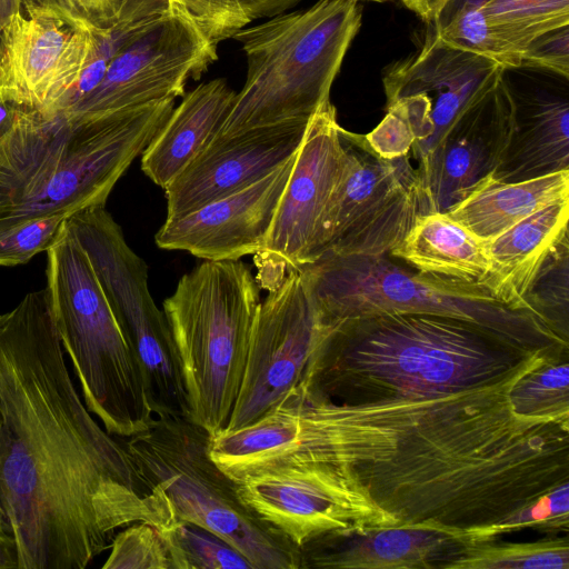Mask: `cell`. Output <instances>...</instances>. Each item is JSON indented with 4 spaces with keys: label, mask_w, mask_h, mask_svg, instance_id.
<instances>
[{
    "label": "cell",
    "mask_w": 569,
    "mask_h": 569,
    "mask_svg": "<svg viewBox=\"0 0 569 569\" xmlns=\"http://www.w3.org/2000/svg\"><path fill=\"white\" fill-rule=\"evenodd\" d=\"M537 355L501 380L448 395L332 401L302 381L271 410L269 466L327 463L398 525L463 533L569 482V427L516 413L511 387L553 360Z\"/></svg>",
    "instance_id": "obj_1"
},
{
    "label": "cell",
    "mask_w": 569,
    "mask_h": 569,
    "mask_svg": "<svg viewBox=\"0 0 569 569\" xmlns=\"http://www.w3.org/2000/svg\"><path fill=\"white\" fill-rule=\"evenodd\" d=\"M0 502L19 569H84L120 528L176 521L80 397L46 288L0 313Z\"/></svg>",
    "instance_id": "obj_2"
},
{
    "label": "cell",
    "mask_w": 569,
    "mask_h": 569,
    "mask_svg": "<svg viewBox=\"0 0 569 569\" xmlns=\"http://www.w3.org/2000/svg\"><path fill=\"white\" fill-rule=\"evenodd\" d=\"M540 353L455 318L382 313L330 321L301 380L337 402L435 397L497 382Z\"/></svg>",
    "instance_id": "obj_3"
},
{
    "label": "cell",
    "mask_w": 569,
    "mask_h": 569,
    "mask_svg": "<svg viewBox=\"0 0 569 569\" xmlns=\"http://www.w3.org/2000/svg\"><path fill=\"white\" fill-rule=\"evenodd\" d=\"M174 102L163 99L89 122L26 109L0 141V233L30 219H68L104 207Z\"/></svg>",
    "instance_id": "obj_4"
},
{
    "label": "cell",
    "mask_w": 569,
    "mask_h": 569,
    "mask_svg": "<svg viewBox=\"0 0 569 569\" xmlns=\"http://www.w3.org/2000/svg\"><path fill=\"white\" fill-rule=\"evenodd\" d=\"M360 27L358 2L318 0L308 9L237 31L232 38L246 53L247 77L218 134L309 122L330 99Z\"/></svg>",
    "instance_id": "obj_5"
},
{
    "label": "cell",
    "mask_w": 569,
    "mask_h": 569,
    "mask_svg": "<svg viewBox=\"0 0 569 569\" xmlns=\"http://www.w3.org/2000/svg\"><path fill=\"white\" fill-rule=\"evenodd\" d=\"M329 321L428 313L478 326L528 351L568 356L569 341L531 311L496 300L479 284L421 273L383 256L320 257L296 269Z\"/></svg>",
    "instance_id": "obj_6"
},
{
    "label": "cell",
    "mask_w": 569,
    "mask_h": 569,
    "mask_svg": "<svg viewBox=\"0 0 569 569\" xmlns=\"http://www.w3.org/2000/svg\"><path fill=\"white\" fill-rule=\"evenodd\" d=\"M46 252L51 316L87 408L112 436L146 430L154 416L138 358L66 220Z\"/></svg>",
    "instance_id": "obj_7"
},
{
    "label": "cell",
    "mask_w": 569,
    "mask_h": 569,
    "mask_svg": "<svg viewBox=\"0 0 569 569\" xmlns=\"http://www.w3.org/2000/svg\"><path fill=\"white\" fill-rule=\"evenodd\" d=\"M260 302L258 281L239 260H206L163 301L189 419L211 436L229 422Z\"/></svg>",
    "instance_id": "obj_8"
},
{
    "label": "cell",
    "mask_w": 569,
    "mask_h": 569,
    "mask_svg": "<svg viewBox=\"0 0 569 569\" xmlns=\"http://www.w3.org/2000/svg\"><path fill=\"white\" fill-rule=\"evenodd\" d=\"M211 435L189 418L153 417L124 446L147 480L167 496L176 520L221 537L253 569H301L300 550L240 498L210 455Z\"/></svg>",
    "instance_id": "obj_9"
},
{
    "label": "cell",
    "mask_w": 569,
    "mask_h": 569,
    "mask_svg": "<svg viewBox=\"0 0 569 569\" xmlns=\"http://www.w3.org/2000/svg\"><path fill=\"white\" fill-rule=\"evenodd\" d=\"M66 224L88 254L136 352L153 416L189 418L177 349L164 312L150 293L147 263L129 247L104 207L79 211Z\"/></svg>",
    "instance_id": "obj_10"
},
{
    "label": "cell",
    "mask_w": 569,
    "mask_h": 569,
    "mask_svg": "<svg viewBox=\"0 0 569 569\" xmlns=\"http://www.w3.org/2000/svg\"><path fill=\"white\" fill-rule=\"evenodd\" d=\"M345 156L319 238L320 257L390 254L427 213L410 156L385 159L365 136L341 127ZM313 260V261H315Z\"/></svg>",
    "instance_id": "obj_11"
},
{
    "label": "cell",
    "mask_w": 569,
    "mask_h": 569,
    "mask_svg": "<svg viewBox=\"0 0 569 569\" xmlns=\"http://www.w3.org/2000/svg\"><path fill=\"white\" fill-rule=\"evenodd\" d=\"M218 59L212 44L176 6L151 21L110 60L94 90L63 117L89 122L143 104L184 96Z\"/></svg>",
    "instance_id": "obj_12"
},
{
    "label": "cell",
    "mask_w": 569,
    "mask_h": 569,
    "mask_svg": "<svg viewBox=\"0 0 569 569\" xmlns=\"http://www.w3.org/2000/svg\"><path fill=\"white\" fill-rule=\"evenodd\" d=\"M329 327L297 270L269 289L259 306L242 382L223 431L251 425L295 388Z\"/></svg>",
    "instance_id": "obj_13"
},
{
    "label": "cell",
    "mask_w": 569,
    "mask_h": 569,
    "mask_svg": "<svg viewBox=\"0 0 569 569\" xmlns=\"http://www.w3.org/2000/svg\"><path fill=\"white\" fill-rule=\"evenodd\" d=\"M241 500L295 545L330 531L397 526L356 481L332 465L301 463L248 476L237 482Z\"/></svg>",
    "instance_id": "obj_14"
},
{
    "label": "cell",
    "mask_w": 569,
    "mask_h": 569,
    "mask_svg": "<svg viewBox=\"0 0 569 569\" xmlns=\"http://www.w3.org/2000/svg\"><path fill=\"white\" fill-rule=\"evenodd\" d=\"M330 99L311 117L262 250L256 254L266 289L317 257L323 218L339 178L345 148Z\"/></svg>",
    "instance_id": "obj_15"
},
{
    "label": "cell",
    "mask_w": 569,
    "mask_h": 569,
    "mask_svg": "<svg viewBox=\"0 0 569 569\" xmlns=\"http://www.w3.org/2000/svg\"><path fill=\"white\" fill-rule=\"evenodd\" d=\"M106 33L22 11L13 14L0 33V98L54 118Z\"/></svg>",
    "instance_id": "obj_16"
},
{
    "label": "cell",
    "mask_w": 569,
    "mask_h": 569,
    "mask_svg": "<svg viewBox=\"0 0 569 569\" xmlns=\"http://www.w3.org/2000/svg\"><path fill=\"white\" fill-rule=\"evenodd\" d=\"M512 117L511 84L505 74L416 167L427 213L448 212L492 177L509 142Z\"/></svg>",
    "instance_id": "obj_17"
},
{
    "label": "cell",
    "mask_w": 569,
    "mask_h": 569,
    "mask_svg": "<svg viewBox=\"0 0 569 569\" xmlns=\"http://www.w3.org/2000/svg\"><path fill=\"white\" fill-rule=\"evenodd\" d=\"M295 157L238 191L166 218L154 237L157 246L211 261L256 256L268 238Z\"/></svg>",
    "instance_id": "obj_18"
},
{
    "label": "cell",
    "mask_w": 569,
    "mask_h": 569,
    "mask_svg": "<svg viewBox=\"0 0 569 569\" xmlns=\"http://www.w3.org/2000/svg\"><path fill=\"white\" fill-rule=\"evenodd\" d=\"M507 70L491 59L443 43L432 30L416 52L385 69L387 103L409 93L423 94L430 103L432 133L411 148L418 163L462 112L497 86Z\"/></svg>",
    "instance_id": "obj_19"
},
{
    "label": "cell",
    "mask_w": 569,
    "mask_h": 569,
    "mask_svg": "<svg viewBox=\"0 0 569 569\" xmlns=\"http://www.w3.org/2000/svg\"><path fill=\"white\" fill-rule=\"evenodd\" d=\"M308 123L291 122L231 136L217 134L163 189L167 218L193 211L276 170L297 152Z\"/></svg>",
    "instance_id": "obj_20"
},
{
    "label": "cell",
    "mask_w": 569,
    "mask_h": 569,
    "mask_svg": "<svg viewBox=\"0 0 569 569\" xmlns=\"http://www.w3.org/2000/svg\"><path fill=\"white\" fill-rule=\"evenodd\" d=\"M470 542L457 530L427 523L330 531L299 547L301 568L450 569Z\"/></svg>",
    "instance_id": "obj_21"
},
{
    "label": "cell",
    "mask_w": 569,
    "mask_h": 569,
    "mask_svg": "<svg viewBox=\"0 0 569 569\" xmlns=\"http://www.w3.org/2000/svg\"><path fill=\"white\" fill-rule=\"evenodd\" d=\"M512 129L491 179L518 182L569 170V99L567 94L516 92Z\"/></svg>",
    "instance_id": "obj_22"
},
{
    "label": "cell",
    "mask_w": 569,
    "mask_h": 569,
    "mask_svg": "<svg viewBox=\"0 0 569 569\" xmlns=\"http://www.w3.org/2000/svg\"><path fill=\"white\" fill-rule=\"evenodd\" d=\"M236 92L222 79L203 82L181 103L142 151L141 169L164 189L217 137Z\"/></svg>",
    "instance_id": "obj_23"
},
{
    "label": "cell",
    "mask_w": 569,
    "mask_h": 569,
    "mask_svg": "<svg viewBox=\"0 0 569 569\" xmlns=\"http://www.w3.org/2000/svg\"><path fill=\"white\" fill-rule=\"evenodd\" d=\"M568 220L569 199L558 200L486 241L490 271L481 287L499 302L528 310L525 295L549 251L568 233Z\"/></svg>",
    "instance_id": "obj_24"
},
{
    "label": "cell",
    "mask_w": 569,
    "mask_h": 569,
    "mask_svg": "<svg viewBox=\"0 0 569 569\" xmlns=\"http://www.w3.org/2000/svg\"><path fill=\"white\" fill-rule=\"evenodd\" d=\"M390 257L421 273L479 284L490 271L486 241L447 212L420 214Z\"/></svg>",
    "instance_id": "obj_25"
},
{
    "label": "cell",
    "mask_w": 569,
    "mask_h": 569,
    "mask_svg": "<svg viewBox=\"0 0 569 569\" xmlns=\"http://www.w3.org/2000/svg\"><path fill=\"white\" fill-rule=\"evenodd\" d=\"M569 199V170L518 182L487 179L447 213L489 241L537 210Z\"/></svg>",
    "instance_id": "obj_26"
},
{
    "label": "cell",
    "mask_w": 569,
    "mask_h": 569,
    "mask_svg": "<svg viewBox=\"0 0 569 569\" xmlns=\"http://www.w3.org/2000/svg\"><path fill=\"white\" fill-rule=\"evenodd\" d=\"M483 14L507 69L519 68L533 40L569 26V0H488Z\"/></svg>",
    "instance_id": "obj_27"
},
{
    "label": "cell",
    "mask_w": 569,
    "mask_h": 569,
    "mask_svg": "<svg viewBox=\"0 0 569 569\" xmlns=\"http://www.w3.org/2000/svg\"><path fill=\"white\" fill-rule=\"evenodd\" d=\"M28 16L57 19L74 29L94 33L114 30L119 24L159 16L169 0H20Z\"/></svg>",
    "instance_id": "obj_28"
},
{
    "label": "cell",
    "mask_w": 569,
    "mask_h": 569,
    "mask_svg": "<svg viewBox=\"0 0 569 569\" xmlns=\"http://www.w3.org/2000/svg\"><path fill=\"white\" fill-rule=\"evenodd\" d=\"M450 569H569V545L567 538L472 542Z\"/></svg>",
    "instance_id": "obj_29"
},
{
    "label": "cell",
    "mask_w": 569,
    "mask_h": 569,
    "mask_svg": "<svg viewBox=\"0 0 569 569\" xmlns=\"http://www.w3.org/2000/svg\"><path fill=\"white\" fill-rule=\"evenodd\" d=\"M301 0H169L214 46L260 18H272Z\"/></svg>",
    "instance_id": "obj_30"
},
{
    "label": "cell",
    "mask_w": 569,
    "mask_h": 569,
    "mask_svg": "<svg viewBox=\"0 0 569 569\" xmlns=\"http://www.w3.org/2000/svg\"><path fill=\"white\" fill-rule=\"evenodd\" d=\"M569 234L549 251L525 295V303L546 327L569 341Z\"/></svg>",
    "instance_id": "obj_31"
},
{
    "label": "cell",
    "mask_w": 569,
    "mask_h": 569,
    "mask_svg": "<svg viewBox=\"0 0 569 569\" xmlns=\"http://www.w3.org/2000/svg\"><path fill=\"white\" fill-rule=\"evenodd\" d=\"M512 410L569 427V363L549 360L522 376L509 391Z\"/></svg>",
    "instance_id": "obj_32"
},
{
    "label": "cell",
    "mask_w": 569,
    "mask_h": 569,
    "mask_svg": "<svg viewBox=\"0 0 569 569\" xmlns=\"http://www.w3.org/2000/svg\"><path fill=\"white\" fill-rule=\"evenodd\" d=\"M381 122L365 136L373 151L385 159L409 156L416 143L432 133L431 107L420 93L401 96L386 104Z\"/></svg>",
    "instance_id": "obj_33"
},
{
    "label": "cell",
    "mask_w": 569,
    "mask_h": 569,
    "mask_svg": "<svg viewBox=\"0 0 569 569\" xmlns=\"http://www.w3.org/2000/svg\"><path fill=\"white\" fill-rule=\"evenodd\" d=\"M160 532L171 569H253L237 549L201 526L176 520Z\"/></svg>",
    "instance_id": "obj_34"
},
{
    "label": "cell",
    "mask_w": 569,
    "mask_h": 569,
    "mask_svg": "<svg viewBox=\"0 0 569 569\" xmlns=\"http://www.w3.org/2000/svg\"><path fill=\"white\" fill-rule=\"evenodd\" d=\"M487 1L449 0L433 21L432 31L450 47L491 59L506 67L483 14Z\"/></svg>",
    "instance_id": "obj_35"
},
{
    "label": "cell",
    "mask_w": 569,
    "mask_h": 569,
    "mask_svg": "<svg viewBox=\"0 0 569 569\" xmlns=\"http://www.w3.org/2000/svg\"><path fill=\"white\" fill-rule=\"evenodd\" d=\"M569 482L559 485L540 495L528 505L512 511L501 520L465 535L470 542L495 540L502 533L522 528H539L546 531L568 530Z\"/></svg>",
    "instance_id": "obj_36"
},
{
    "label": "cell",
    "mask_w": 569,
    "mask_h": 569,
    "mask_svg": "<svg viewBox=\"0 0 569 569\" xmlns=\"http://www.w3.org/2000/svg\"><path fill=\"white\" fill-rule=\"evenodd\" d=\"M110 549L103 569H171L160 530L143 521L124 527L113 537Z\"/></svg>",
    "instance_id": "obj_37"
},
{
    "label": "cell",
    "mask_w": 569,
    "mask_h": 569,
    "mask_svg": "<svg viewBox=\"0 0 569 569\" xmlns=\"http://www.w3.org/2000/svg\"><path fill=\"white\" fill-rule=\"evenodd\" d=\"M66 220L62 216L34 218L0 233V267L24 264L47 251Z\"/></svg>",
    "instance_id": "obj_38"
},
{
    "label": "cell",
    "mask_w": 569,
    "mask_h": 569,
    "mask_svg": "<svg viewBox=\"0 0 569 569\" xmlns=\"http://www.w3.org/2000/svg\"><path fill=\"white\" fill-rule=\"evenodd\" d=\"M569 78V26L557 28L533 40L521 56V66Z\"/></svg>",
    "instance_id": "obj_39"
},
{
    "label": "cell",
    "mask_w": 569,
    "mask_h": 569,
    "mask_svg": "<svg viewBox=\"0 0 569 569\" xmlns=\"http://www.w3.org/2000/svg\"><path fill=\"white\" fill-rule=\"evenodd\" d=\"M422 21L432 24L449 0H401Z\"/></svg>",
    "instance_id": "obj_40"
},
{
    "label": "cell",
    "mask_w": 569,
    "mask_h": 569,
    "mask_svg": "<svg viewBox=\"0 0 569 569\" xmlns=\"http://www.w3.org/2000/svg\"><path fill=\"white\" fill-rule=\"evenodd\" d=\"M24 110L0 98V141L14 129Z\"/></svg>",
    "instance_id": "obj_41"
},
{
    "label": "cell",
    "mask_w": 569,
    "mask_h": 569,
    "mask_svg": "<svg viewBox=\"0 0 569 569\" xmlns=\"http://www.w3.org/2000/svg\"><path fill=\"white\" fill-rule=\"evenodd\" d=\"M20 0H0V33L13 14L21 11Z\"/></svg>",
    "instance_id": "obj_42"
},
{
    "label": "cell",
    "mask_w": 569,
    "mask_h": 569,
    "mask_svg": "<svg viewBox=\"0 0 569 569\" xmlns=\"http://www.w3.org/2000/svg\"><path fill=\"white\" fill-rule=\"evenodd\" d=\"M0 545L9 549L13 553L12 541L9 533L6 516L0 502ZM14 556V553H13ZM16 558V557H14Z\"/></svg>",
    "instance_id": "obj_43"
},
{
    "label": "cell",
    "mask_w": 569,
    "mask_h": 569,
    "mask_svg": "<svg viewBox=\"0 0 569 569\" xmlns=\"http://www.w3.org/2000/svg\"><path fill=\"white\" fill-rule=\"evenodd\" d=\"M353 1H356V2H358V1H371V2H379V3H382V2H385V1H387V0H353Z\"/></svg>",
    "instance_id": "obj_44"
}]
</instances>
